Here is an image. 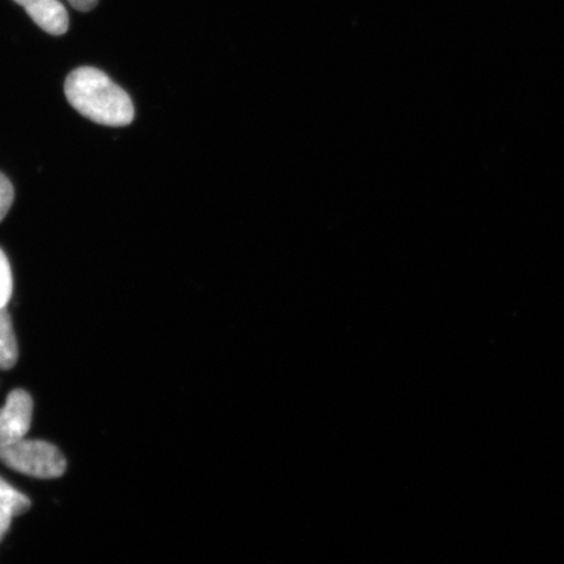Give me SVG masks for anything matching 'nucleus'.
Masks as SVG:
<instances>
[{
    "label": "nucleus",
    "mask_w": 564,
    "mask_h": 564,
    "mask_svg": "<svg viewBox=\"0 0 564 564\" xmlns=\"http://www.w3.org/2000/svg\"><path fill=\"white\" fill-rule=\"evenodd\" d=\"M65 91L69 105L91 122L122 127L135 117L130 96L100 69L80 67L73 70L67 76Z\"/></svg>",
    "instance_id": "f257e3e1"
},
{
    "label": "nucleus",
    "mask_w": 564,
    "mask_h": 564,
    "mask_svg": "<svg viewBox=\"0 0 564 564\" xmlns=\"http://www.w3.org/2000/svg\"><path fill=\"white\" fill-rule=\"evenodd\" d=\"M0 462L7 467L35 478H58L65 474L67 463L52 443L21 440L0 446Z\"/></svg>",
    "instance_id": "f03ea898"
},
{
    "label": "nucleus",
    "mask_w": 564,
    "mask_h": 564,
    "mask_svg": "<svg viewBox=\"0 0 564 564\" xmlns=\"http://www.w3.org/2000/svg\"><path fill=\"white\" fill-rule=\"evenodd\" d=\"M33 415V400L23 390L9 394L0 409V446L24 440L30 432Z\"/></svg>",
    "instance_id": "7ed1b4c3"
},
{
    "label": "nucleus",
    "mask_w": 564,
    "mask_h": 564,
    "mask_svg": "<svg viewBox=\"0 0 564 564\" xmlns=\"http://www.w3.org/2000/svg\"><path fill=\"white\" fill-rule=\"evenodd\" d=\"M23 6L41 30L53 35L65 34L68 30V13L59 0H15Z\"/></svg>",
    "instance_id": "20e7f679"
},
{
    "label": "nucleus",
    "mask_w": 564,
    "mask_h": 564,
    "mask_svg": "<svg viewBox=\"0 0 564 564\" xmlns=\"http://www.w3.org/2000/svg\"><path fill=\"white\" fill-rule=\"evenodd\" d=\"M19 358L15 330L7 307L0 308V370H10Z\"/></svg>",
    "instance_id": "39448f33"
},
{
    "label": "nucleus",
    "mask_w": 564,
    "mask_h": 564,
    "mask_svg": "<svg viewBox=\"0 0 564 564\" xmlns=\"http://www.w3.org/2000/svg\"><path fill=\"white\" fill-rule=\"evenodd\" d=\"M31 505L30 498L0 478V510L9 512L13 518L30 510Z\"/></svg>",
    "instance_id": "423d86ee"
},
{
    "label": "nucleus",
    "mask_w": 564,
    "mask_h": 564,
    "mask_svg": "<svg viewBox=\"0 0 564 564\" xmlns=\"http://www.w3.org/2000/svg\"><path fill=\"white\" fill-rule=\"evenodd\" d=\"M13 280L9 259L0 249V308L7 307L12 297Z\"/></svg>",
    "instance_id": "0eeeda50"
},
{
    "label": "nucleus",
    "mask_w": 564,
    "mask_h": 564,
    "mask_svg": "<svg viewBox=\"0 0 564 564\" xmlns=\"http://www.w3.org/2000/svg\"><path fill=\"white\" fill-rule=\"evenodd\" d=\"M13 197H15V192H13L12 183L4 174L0 173V223L9 214Z\"/></svg>",
    "instance_id": "6e6552de"
},
{
    "label": "nucleus",
    "mask_w": 564,
    "mask_h": 564,
    "mask_svg": "<svg viewBox=\"0 0 564 564\" xmlns=\"http://www.w3.org/2000/svg\"><path fill=\"white\" fill-rule=\"evenodd\" d=\"M68 3L77 11L88 12L98 3V0H68Z\"/></svg>",
    "instance_id": "1a4fd4ad"
},
{
    "label": "nucleus",
    "mask_w": 564,
    "mask_h": 564,
    "mask_svg": "<svg viewBox=\"0 0 564 564\" xmlns=\"http://www.w3.org/2000/svg\"><path fill=\"white\" fill-rule=\"evenodd\" d=\"M12 517L9 512L0 510V541L4 539L11 527Z\"/></svg>",
    "instance_id": "9d476101"
}]
</instances>
